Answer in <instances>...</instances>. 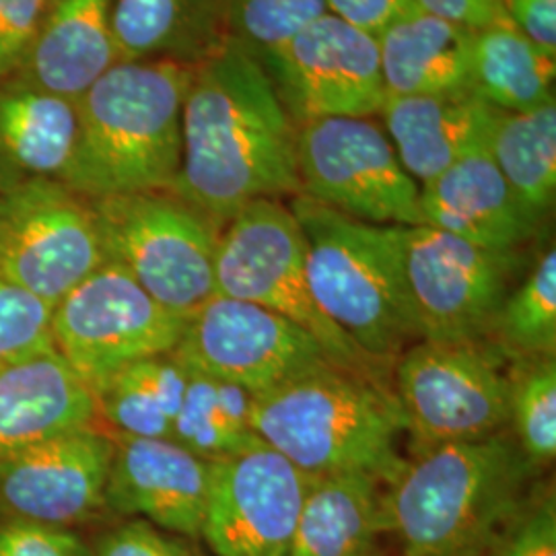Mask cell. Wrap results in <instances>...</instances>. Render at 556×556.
Returning a JSON list of instances; mask_svg holds the SVG:
<instances>
[{"mask_svg":"<svg viewBox=\"0 0 556 556\" xmlns=\"http://www.w3.org/2000/svg\"><path fill=\"white\" fill-rule=\"evenodd\" d=\"M505 13L528 40L556 59V0H505Z\"/></svg>","mask_w":556,"mask_h":556,"instance_id":"39","label":"cell"},{"mask_svg":"<svg viewBox=\"0 0 556 556\" xmlns=\"http://www.w3.org/2000/svg\"><path fill=\"white\" fill-rule=\"evenodd\" d=\"M491 344L507 357H556V252L546 250L498 312Z\"/></svg>","mask_w":556,"mask_h":556,"instance_id":"30","label":"cell"},{"mask_svg":"<svg viewBox=\"0 0 556 556\" xmlns=\"http://www.w3.org/2000/svg\"><path fill=\"white\" fill-rule=\"evenodd\" d=\"M420 225L491 250L511 252L536 236V217L503 178L486 147L420 186Z\"/></svg>","mask_w":556,"mask_h":556,"instance_id":"18","label":"cell"},{"mask_svg":"<svg viewBox=\"0 0 556 556\" xmlns=\"http://www.w3.org/2000/svg\"><path fill=\"white\" fill-rule=\"evenodd\" d=\"M536 475L509 429L417 452L383 482V530L402 556H482Z\"/></svg>","mask_w":556,"mask_h":556,"instance_id":"2","label":"cell"},{"mask_svg":"<svg viewBox=\"0 0 556 556\" xmlns=\"http://www.w3.org/2000/svg\"><path fill=\"white\" fill-rule=\"evenodd\" d=\"M93 556H200L186 538L169 534L157 526L130 517L112 526L91 544Z\"/></svg>","mask_w":556,"mask_h":556,"instance_id":"36","label":"cell"},{"mask_svg":"<svg viewBox=\"0 0 556 556\" xmlns=\"http://www.w3.org/2000/svg\"><path fill=\"white\" fill-rule=\"evenodd\" d=\"M418 7L468 29L484 27L505 11V0H417Z\"/></svg>","mask_w":556,"mask_h":556,"instance_id":"40","label":"cell"},{"mask_svg":"<svg viewBox=\"0 0 556 556\" xmlns=\"http://www.w3.org/2000/svg\"><path fill=\"white\" fill-rule=\"evenodd\" d=\"M174 353L188 369L236 383L254 396L330 361L316 338L293 321L219 293L186 318Z\"/></svg>","mask_w":556,"mask_h":556,"instance_id":"13","label":"cell"},{"mask_svg":"<svg viewBox=\"0 0 556 556\" xmlns=\"http://www.w3.org/2000/svg\"><path fill=\"white\" fill-rule=\"evenodd\" d=\"M507 357L491 342L418 340L394 363L397 404L415 454L509 429Z\"/></svg>","mask_w":556,"mask_h":556,"instance_id":"8","label":"cell"},{"mask_svg":"<svg viewBox=\"0 0 556 556\" xmlns=\"http://www.w3.org/2000/svg\"><path fill=\"white\" fill-rule=\"evenodd\" d=\"M254 431L307 477L361 470L388 482L404 462L406 420L390 383L330 361L256 396Z\"/></svg>","mask_w":556,"mask_h":556,"instance_id":"4","label":"cell"},{"mask_svg":"<svg viewBox=\"0 0 556 556\" xmlns=\"http://www.w3.org/2000/svg\"><path fill=\"white\" fill-rule=\"evenodd\" d=\"M96 418L93 390L52 344L0 365V459L91 427Z\"/></svg>","mask_w":556,"mask_h":556,"instance_id":"19","label":"cell"},{"mask_svg":"<svg viewBox=\"0 0 556 556\" xmlns=\"http://www.w3.org/2000/svg\"><path fill=\"white\" fill-rule=\"evenodd\" d=\"M194 66L116 62L77 100L66 188L87 200L169 190L181 160V105Z\"/></svg>","mask_w":556,"mask_h":556,"instance_id":"3","label":"cell"},{"mask_svg":"<svg viewBox=\"0 0 556 556\" xmlns=\"http://www.w3.org/2000/svg\"><path fill=\"white\" fill-rule=\"evenodd\" d=\"M48 0H0V80L11 79L38 36Z\"/></svg>","mask_w":556,"mask_h":556,"instance_id":"37","label":"cell"},{"mask_svg":"<svg viewBox=\"0 0 556 556\" xmlns=\"http://www.w3.org/2000/svg\"><path fill=\"white\" fill-rule=\"evenodd\" d=\"M114 457L105 486L112 516L139 517L161 530L200 540L206 511L211 462L174 439L114 435Z\"/></svg>","mask_w":556,"mask_h":556,"instance_id":"17","label":"cell"},{"mask_svg":"<svg viewBox=\"0 0 556 556\" xmlns=\"http://www.w3.org/2000/svg\"><path fill=\"white\" fill-rule=\"evenodd\" d=\"M482 556H556V498L553 486L530 497Z\"/></svg>","mask_w":556,"mask_h":556,"instance_id":"34","label":"cell"},{"mask_svg":"<svg viewBox=\"0 0 556 556\" xmlns=\"http://www.w3.org/2000/svg\"><path fill=\"white\" fill-rule=\"evenodd\" d=\"M258 62L295 126L371 118L386 101L378 38L330 13Z\"/></svg>","mask_w":556,"mask_h":556,"instance_id":"14","label":"cell"},{"mask_svg":"<svg viewBox=\"0 0 556 556\" xmlns=\"http://www.w3.org/2000/svg\"><path fill=\"white\" fill-rule=\"evenodd\" d=\"M475 29L410 9L378 36L386 96H429L470 87Z\"/></svg>","mask_w":556,"mask_h":556,"instance_id":"23","label":"cell"},{"mask_svg":"<svg viewBox=\"0 0 556 556\" xmlns=\"http://www.w3.org/2000/svg\"><path fill=\"white\" fill-rule=\"evenodd\" d=\"M404 258L420 340L491 342L498 312L523 268L519 250H491L415 225L404 229Z\"/></svg>","mask_w":556,"mask_h":556,"instance_id":"10","label":"cell"},{"mask_svg":"<svg viewBox=\"0 0 556 556\" xmlns=\"http://www.w3.org/2000/svg\"><path fill=\"white\" fill-rule=\"evenodd\" d=\"M118 62L197 66L225 41L220 0H112Z\"/></svg>","mask_w":556,"mask_h":556,"instance_id":"25","label":"cell"},{"mask_svg":"<svg viewBox=\"0 0 556 556\" xmlns=\"http://www.w3.org/2000/svg\"><path fill=\"white\" fill-rule=\"evenodd\" d=\"M225 38L266 59L328 13L326 0H220Z\"/></svg>","mask_w":556,"mask_h":556,"instance_id":"32","label":"cell"},{"mask_svg":"<svg viewBox=\"0 0 556 556\" xmlns=\"http://www.w3.org/2000/svg\"><path fill=\"white\" fill-rule=\"evenodd\" d=\"M312 478L262 439L211 462L200 540L215 556H289Z\"/></svg>","mask_w":556,"mask_h":556,"instance_id":"15","label":"cell"},{"mask_svg":"<svg viewBox=\"0 0 556 556\" xmlns=\"http://www.w3.org/2000/svg\"><path fill=\"white\" fill-rule=\"evenodd\" d=\"M169 192L219 229L254 200L301 194L298 126L264 66L227 38L194 66Z\"/></svg>","mask_w":556,"mask_h":556,"instance_id":"1","label":"cell"},{"mask_svg":"<svg viewBox=\"0 0 556 556\" xmlns=\"http://www.w3.org/2000/svg\"><path fill=\"white\" fill-rule=\"evenodd\" d=\"M114 438L91 427L0 459V517L73 528L108 514Z\"/></svg>","mask_w":556,"mask_h":556,"instance_id":"16","label":"cell"},{"mask_svg":"<svg viewBox=\"0 0 556 556\" xmlns=\"http://www.w3.org/2000/svg\"><path fill=\"white\" fill-rule=\"evenodd\" d=\"M77 144V101L23 80H0V188L62 181Z\"/></svg>","mask_w":556,"mask_h":556,"instance_id":"22","label":"cell"},{"mask_svg":"<svg viewBox=\"0 0 556 556\" xmlns=\"http://www.w3.org/2000/svg\"><path fill=\"white\" fill-rule=\"evenodd\" d=\"M289 208L305 238V266L319 309L363 353L394 369L420 340L404 258V229L342 215L303 194Z\"/></svg>","mask_w":556,"mask_h":556,"instance_id":"5","label":"cell"},{"mask_svg":"<svg viewBox=\"0 0 556 556\" xmlns=\"http://www.w3.org/2000/svg\"><path fill=\"white\" fill-rule=\"evenodd\" d=\"M54 305L0 275V365L52 344Z\"/></svg>","mask_w":556,"mask_h":556,"instance_id":"33","label":"cell"},{"mask_svg":"<svg viewBox=\"0 0 556 556\" xmlns=\"http://www.w3.org/2000/svg\"><path fill=\"white\" fill-rule=\"evenodd\" d=\"M105 262L89 200L62 181L0 188V275L56 305Z\"/></svg>","mask_w":556,"mask_h":556,"instance_id":"12","label":"cell"},{"mask_svg":"<svg viewBox=\"0 0 556 556\" xmlns=\"http://www.w3.org/2000/svg\"><path fill=\"white\" fill-rule=\"evenodd\" d=\"M509 363V431L528 462L542 470L556 457V358Z\"/></svg>","mask_w":556,"mask_h":556,"instance_id":"31","label":"cell"},{"mask_svg":"<svg viewBox=\"0 0 556 556\" xmlns=\"http://www.w3.org/2000/svg\"><path fill=\"white\" fill-rule=\"evenodd\" d=\"M186 316L163 307L112 262L52 312V346L91 390L132 363L176 351Z\"/></svg>","mask_w":556,"mask_h":556,"instance_id":"9","label":"cell"},{"mask_svg":"<svg viewBox=\"0 0 556 556\" xmlns=\"http://www.w3.org/2000/svg\"><path fill=\"white\" fill-rule=\"evenodd\" d=\"M116 62L112 0H48L38 36L13 77L77 101Z\"/></svg>","mask_w":556,"mask_h":556,"instance_id":"21","label":"cell"},{"mask_svg":"<svg viewBox=\"0 0 556 556\" xmlns=\"http://www.w3.org/2000/svg\"><path fill=\"white\" fill-rule=\"evenodd\" d=\"M415 7L417 0H326L330 15L374 38Z\"/></svg>","mask_w":556,"mask_h":556,"instance_id":"38","label":"cell"},{"mask_svg":"<svg viewBox=\"0 0 556 556\" xmlns=\"http://www.w3.org/2000/svg\"><path fill=\"white\" fill-rule=\"evenodd\" d=\"M501 110L472 87L429 96H386L379 110L397 160L418 186L470 151L486 147Z\"/></svg>","mask_w":556,"mask_h":556,"instance_id":"20","label":"cell"},{"mask_svg":"<svg viewBox=\"0 0 556 556\" xmlns=\"http://www.w3.org/2000/svg\"><path fill=\"white\" fill-rule=\"evenodd\" d=\"M190 371L172 439L206 462L238 454L260 441L254 431L256 396L236 383Z\"/></svg>","mask_w":556,"mask_h":556,"instance_id":"29","label":"cell"},{"mask_svg":"<svg viewBox=\"0 0 556 556\" xmlns=\"http://www.w3.org/2000/svg\"><path fill=\"white\" fill-rule=\"evenodd\" d=\"M301 194L353 219L420 225L418 186L374 118H319L298 126Z\"/></svg>","mask_w":556,"mask_h":556,"instance_id":"11","label":"cell"},{"mask_svg":"<svg viewBox=\"0 0 556 556\" xmlns=\"http://www.w3.org/2000/svg\"><path fill=\"white\" fill-rule=\"evenodd\" d=\"M381 493L361 470L312 478L289 556H381Z\"/></svg>","mask_w":556,"mask_h":556,"instance_id":"24","label":"cell"},{"mask_svg":"<svg viewBox=\"0 0 556 556\" xmlns=\"http://www.w3.org/2000/svg\"><path fill=\"white\" fill-rule=\"evenodd\" d=\"M105 262L179 316L215 295L219 227L169 190L89 200Z\"/></svg>","mask_w":556,"mask_h":556,"instance_id":"7","label":"cell"},{"mask_svg":"<svg viewBox=\"0 0 556 556\" xmlns=\"http://www.w3.org/2000/svg\"><path fill=\"white\" fill-rule=\"evenodd\" d=\"M556 59L528 40L503 11L475 29L470 87L501 112H526L555 101Z\"/></svg>","mask_w":556,"mask_h":556,"instance_id":"26","label":"cell"},{"mask_svg":"<svg viewBox=\"0 0 556 556\" xmlns=\"http://www.w3.org/2000/svg\"><path fill=\"white\" fill-rule=\"evenodd\" d=\"M190 371L172 351L142 358L93 390L98 417L114 435L172 439Z\"/></svg>","mask_w":556,"mask_h":556,"instance_id":"27","label":"cell"},{"mask_svg":"<svg viewBox=\"0 0 556 556\" xmlns=\"http://www.w3.org/2000/svg\"><path fill=\"white\" fill-rule=\"evenodd\" d=\"M215 293L275 312L316 338L334 365L390 383L392 367L363 353L319 309L307 278L301 225L280 200H254L220 229Z\"/></svg>","mask_w":556,"mask_h":556,"instance_id":"6","label":"cell"},{"mask_svg":"<svg viewBox=\"0 0 556 556\" xmlns=\"http://www.w3.org/2000/svg\"><path fill=\"white\" fill-rule=\"evenodd\" d=\"M0 556H93L73 528L0 517Z\"/></svg>","mask_w":556,"mask_h":556,"instance_id":"35","label":"cell"},{"mask_svg":"<svg viewBox=\"0 0 556 556\" xmlns=\"http://www.w3.org/2000/svg\"><path fill=\"white\" fill-rule=\"evenodd\" d=\"M486 151L519 200L544 219L556 194V101L526 112H498Z\"/></svg>","mask_w":556,"mask_h":556,"instance_id":"28","label":"cell"}]
</instances>
